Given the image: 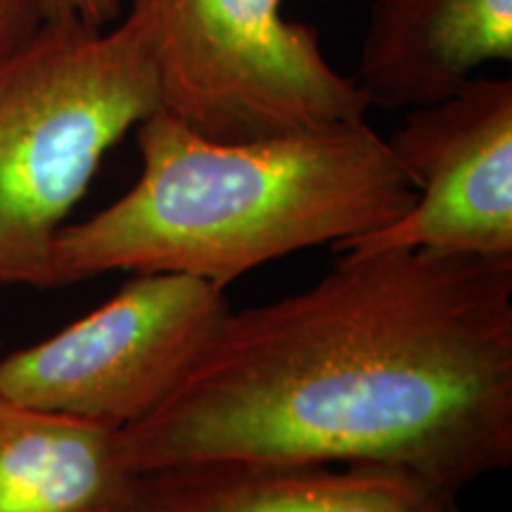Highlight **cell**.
Segmentation results:
<instances>
[{
  "mask_svg": "<svg viewBox=\"0 0 512 512\" xmlns=\"http://www.w3.org/2000/svg\"><path fill=\"white\" fill-rule=\"evenodd\" d=\"M510 60L512 0H373L354 79L370 107L413 110Z\"/></svg>",
  "mask_w": 512,
  "mask_h": 512,
  "instance_id": "8",
  "label": "cell"
},
{
  "mask_svg": "<svg viewBox=\"0 0 512 512\" xmlns=\"http://www.w3.org/2000/svg\"><path fill=\"white\" fill-rule=\"evenodd\" d=\"M456 496L382 465L202 460L143 472L126 512H456Z\"/></svg>",
  "mask_w": 512,
  "mask_h": 512,
  "instance_id": "7",
  "label": "cell"
},
{
  "mask_svg": "<svg viewBox=\"0 0 512 512\" xmlns=\"http://www.w3.org/2000/svg\"><path fill=\"white\" fill-rule=\"evenodd\" d=\"M136 143L133 188L57 235L53 287L112 271H169L226 290L280 256L337 249L389 226L418 197L368 119L216 140L155 110L136 126Z\"/></svg>",
  "mask_w": 512,
  "mask_h": 512,
  "instance_id": "2",
  "label": "cell"
},
{
  "mask_svg": "<svg viewBox=\"0 0 512 512\" xmlns=\"http://www.w3.org/2000/svg\"><path fill=\"white\" fill-rule=\"evenodd\" d=\"M230 313L226 290L185 273H133L114 297L0 358V392L126 430L183 380Z\"/></svg>",
  "mask_w": 512,
  "mask_h": 512,
  "instance_id": "5",
  "label": "cell"
},
{
  "mask_svg": "<svg viewBox=\"0 0 512 512\" xmlns=\"http://www.w3.org/2000/svg\"><path fill=\"white\" fill-rule=\"evenodd\" d=\"M41 24V0H0V55L27 41Z\"/></svg>",
  "mask_w": 512,
  "mask_h": 512,
  "instance_id": "11",
  "label": "cell"
},
{
  "mask_svg": "<svg viewBox=\"0 0 512 512\" xmlns=\"http://www.w3.org/2000/svg\"><path fill=\"white\" fill-rule=\"evenodd\" d=\"M43 22H81L107 29L121 19V0H41Z\"/></svg>",
  "mask_w": 512,
  "mask_h": 512,
  "instance_id": "10",
  "label": "cell"
},
{
  "mask_svg": "<svg viewBox=\"0 0 512 512\" xmlns=\"http://www.w3.org/2000/svg\"><path fill=\"white\" fill-rule=\"evenodd\" d=\"M121 444L138 472L382 465L458 494L512 463V259L344 252L316 285L230 309Z\"/></svg>",
  "mask_w": 512,
  "mask_h": 512,
  "instance_id": "1",
  "label": "cell"
},
{
  "mask_svg": "<svg viewBox=\"0 0 512 512\" xmlns=\"http://www.w3.org/2000/svg\"><path fill=\"white\" fill-rule=\"evenodd\" d=\"M140 475L121 430L0 392V512H126Z\"/></svg>",
  "mask_w": 512,
  "mask_h": 512,
  "instance_id": "9",
  "label": "cell"
},
{
  "mask_svg": "<svg viewBox=\"0 0 512 512\" xmlns=\"http://www.w3.org/2000/svg\"><path fill=\"white\" fill-rule=\"evenodd\" d=\"M387 143L418 183V197L389 226L337 252L512 259V79L472 76L448 98L408 110Z\"/></svg>",
  "mask_w": 512,
  "mask_h": 512,
  "instance_id": "6",
  "label": "cell"
},
{
  "mask_svg": "<svg viewBox=\"0 0 512 512\" xmlns=\"http://www.w3.org/2000/svg\"><path fill=\"white\" fill-rule=\"evenodd\" d=\"M159 110L143 12L43 22L0 55V287H53V247L107 152Z\"/></svg>",
  "mask_w": 512,
  "mask_h": 512,
  "instance_id": "3",
  "label": "cell"
},
{
  "mask_svg": "<svg viewBox=\"0 0 512 512\" xmlns=\"http://www.w3.org/2000/svg\"><path fill=\"white\" fill-rule=\"evenodd\" d=\"M150 27L159 110L216 140L351 124L373 110L283 0H131Z\"/></svg>",
  "mask_w": 512,
  "mask_h": 512,
  "instance_id": "4",
  "label": "cell"
}]
</instances>
